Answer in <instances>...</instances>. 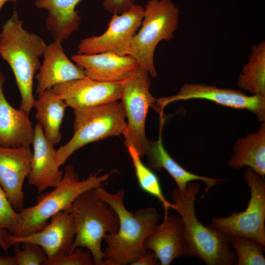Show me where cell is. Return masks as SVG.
I'll return each mask as SVG.
<instances>
[{"label":"cell","mask_w":265,"mask_h":265,"mask_svg":"<svg viewBox=\"0 0 265 265\" xmlns=\"http://www.w3.org/2000/svg\"><path fill=\"white\" fill-rule=\"evenodd\" d=\"M141 26L133 37L127 55L150 77L157 76L154 55L162 40L171 41L178 28L180 10L171 0H149L145 5Z\"/></svg>","instance_id":"7"},{"label":"cell","mask_w":265,"mask_h":265,"mask_svg":"<svg viewBox=\"0 0 265 265\" xmlns=\"http://www.w3.org/2000/svg\"><path fill=\"white\" fill-rule=\"evenodd\" d=\"M147 250L152 251L161 265H169L175 259L184 257V225L180 216L164 215L144 241Z\"/></svg>","instance_id":"16"},{"label":"cell","mask_w":265,"mask_h":265,"mask_svg":"<svg viewBox=\"0 0 265 265\" xmlns=\"http://www.w3.org/2000/svg\"><path fill=\"white\" fill-rule=\"evenodd\" d=\"M244 178L250 191L246 210L233 212L226 217H213L210 225L230 237L250 238L265 246V178L249 167L246 169Z\"/></svg>","instance_id":"9"},{"label":"cell","mask_w":265,"mask_h":265,"mask_svg":"<svg viewBox=\"0 0 265 265\" xmlns=\"http://www.w3.org/2000/svg\"><path fill=\"white\" fill-rule=\"evenodd\" d=\"M134 169L138 185L144 191L156 198L162 204L167 214L173 204L168 201L163 194L161 185L157 176L146 166L141 160L138 152L132 146L126 147Z\"/></svg>","instance_id":"25"},{"label":"cell","mask_w":265,"mask_h":265,"mask_svg":"<svg viewBox=\"0 0 265 265\" xmlns=\"http://www.w3.org/2000/svg\"><path fill=\"white\" fill-rule=\"evenodd\" d=\"M31 167L27 176L28 183L41 193L48 187H55L61 181L63 172L59 170L55 156L56 150L44 135L38 122L34 126Z\"/></svg>","instance_id":"17"},{"label":"cell","mask_w":265,"mask_h":265,"mask_svg":"<svg viewBox=\"0 0 265 265\" xmlns=\"http://www.w3.org/2000/svg\"><path fill=\"white\" fill-rule=\"evenodd\" d=\"M150 77L146 70L139 67L123 81L121 98L127 119L123 134L125 145L134 147L141 158L145 155L150 144L145 132L147 114L150 107L156 109L157 99L150 91Z\"/></svg>","instance_id":"8"},{"label":"cell","mask_w":265,"mask_h":265,"mask_svg":"<svg viewBox=\"0 0 265 265\" xmlns=\"http://www.w3.org/2000/svg\"><path fill=\"white\" fill-rule=\"evenodd\" d=\"M73 135L56 151L55 159L59 167L80 148L107 137L123 135L127 128L124 109L118 101L73 109Z\"/></svg>","instance_id":"6"},{"label":"cell","mask_w":265,"mask_h":265,"mask_svg":"<svg viewBox=\"0 0 265 265\" xmlns=\"http://www.w3.org/2000/svg\"><path fill=\"white\" fill-rule=\"evenodd\" d=\"M205 99L217 104L254 113L260 122L265 121V96H248L241 91L218 88L201 83H185L175 95L156 99V110L162 114L168 104L180 100Z\"/></svg>","instance_id":"11"},{"label":"cell","mask_w":265,"mask_h":265,"mask_svg":"<svg viewBox=\"0 0 265 265\" xmlns=\"http://www.w3.org/2000/svg\"><path fill=\"white\" fill-rule=\"evenodd\" d=\"M14 245L13 235L6 230H0V246L3 250L7 253L9 249Z\"/></svg>","instance_id":"31"},{"label":"cell","mask_w":265,"mask_h":265,"mask_svg":"<svg viewBox=\"0 0 265 265\" xmlns=\"http://www.w3.org/2000/svg\"><path fill=\"white\" fill-rule=\"evenodd\" d=\"M228 166L240 169L247 166L263 178L265 176V123H262L257 132L238 139Z\"/></svg>","instance_id":"22"},{"label":"cell","mask_w":265,"mask_h":265,"mask_svg":"<svg viewBox=\"0 0 265 265\" xmlns=\"http://www.w3.org/2000/svg\"><path fill=\"white\" fill-rule=\"evenodd\" d=\"M133 4L134 0H104L103 6L112 14H120L128 10Z\"/></svg>","instance_id":"30"},{"label":"cell","mask_w":265,"mask_h":265,"mask_svg":"<svg viewBox=\"0 0 265 265\" xmlns=\"http://www.w3.org/2000/svg\"><path fill=\"white\" fill-rule=\"evenodd\" d=\"M69 212L73 218L76 233L72 252L77 247L86 248L92 254L94 265H104L102 241L107 234L118 231L117 213L97 195L95 189L80 195Z\"/></svg>","instance_id":"5"},{"label":"cell","mask_w":265,"mask_h":265,"mask_svg":"<svg viewBox=\"0 0 265 265\" xmlns=\"http://www.w3.org/2000/svg\"><path fill=\"white\" fill-rule=\"evenodd\" d=\"M91 252L82 247L76 248L72 252L48 260L45 265H93Z\"/></svg>","instance_id":"29"},{"label":"cell","mask_w":265,"mask_h":265,"mask_svg":"<svg viewBox=\"0 0 265 265\" xmlns=\"http://www.w3.org/2000/svg\"><path fill=\"white\" fill-rule=\"evenodd\" d=\"M32 158L30 147L0 146V186L16 211L24 207L23 184L30 170Z\"/></svg>","instance_id":"14"},{"label":"cell","mask_w":265,"mask_h":265,"mask_svg":"<svg viewBox=\"0 0 265 265\" xmlns=\"http://www.w3.org/2000/svg\"><path fill=\"white\" fill-rule=\"evenodd\" d=\"M144 12L142 6L134 3L126 11L113 13L106 31L100 35L82 39L77 53L112 52L120 55H127L132 40L141 26Z\"/></svg>","instance_id":"10"},{"label":"cell","mask_w":265,"mask_h":265,"mask_svg":"<svg viewBox=\"0 0 265 265\" xmlns=\"http://www.w3.org/2000/svg\"><path fill=\"white\" fill-rule=\"evenodd\" d=\"M0 265H18V264L14 256H2L0 255Z\"/></svg>","instance_id":"33"},{"label":"cell","mask_w":265,"mask_h":265,"mask_svg":"<svg viewBox=\"0 0 265 265\" xmlns=\"http://www.w3.org/2000/svg\"><path fill=\"white\" fill-rule=\"evenodd\" d=\"M114 172L113 170L99 176L98 171L80 181L74 167L66 166L61 181L53 191L41 195L35 205L17 211L20 224L14 236H24L42 230L53 215L61 211L69 212L73 203L80 195L102 186Z\"/></svg>","instance_id":"4"},{"label":"cell","mask_w":265,"mask_h":265,"mask_svg":"<svg viewBox=\"0 0 265 265\" xmlns=\"http://www.w3.org/2000/svg\"><path fill=\"white\" fill-rule=\"evenodd\" d=\"M5 77L0 70V146L7 148L30 147L34 128L29 113L13 107L4 96Z\"/></svg>","instance_id":"19"},{"label":"cell","mask_w":265,"mask_h":265,"mask_svg":"<svg viewBox=\"0 0 265 265\" xmlns=\"http://www.w3.org/2000/svg\"><path fill=\"white\" fill-rule=\"evenodd\" d=\"M22 249L19 244H14V256L18 265H45L48 260L45 250L39 245L31 243L23 244Z\"/></svg>","instance_id":"27"},{"label":"cell","mask_w":265,"mask_h":265,"mask_svg":"<svg viewBox=\"0 0 265 265\" xmlns=\"http://www.w3.org/2000/svg\"><path fill=\"white\" fill-rule=\"evenodd\" d=\"M33 107L46 138L54 146L58 144L62 137L60 127L68 107L65 102L50 88L39 95Z\"/></svg>","instance_id":"23"},{"label":"cell","mask_w":265,"mask_h":265,"mask_svg":"<svg viewBox=\"0 0 265 265\" xmlns=\"http://www.w3.org/2000/svg\"><path fill=\"white\" fill-rule=\"evenodd\" d=\"M199 184L191 182L186 190L175 189L172 193L173 206L184 225V257L193 256L207 265H232L237 261L230 247V236L211 225L206 227L197 218L195 200Z\"/></svg>","instance_id":"2"},{"label":"cell","mask_w":265,"mask_h":265,"mask_svg":"<svg viewBox=\"0 0 265 265\" xmlns=\"http://www.w3.org/2000/svg\"><path fill=\"white\" fill-rule=\"evenodd\" d=\"M97 195L115 211L119 219L116 233L107 234L104 265H132L144 256L147 250L144 241L158 224L160 215L154 207L136 211L134 213L126 208L124 188L110 193L102 186L95 189Z\"/></svg>","instance_id":"1"},{"label":"cell","mask_w":265,"mask_h":265,"mask_svg":"<svg viewBox=\"0 0 265 265\" xmlns=\"http://www.w3.org/2000/svg\"><path fill=\"white\" fill-rule=\"evenodd\" d=\"M19 212L13 207L0 186V230H6L15 236L20 224Z\"/></svg>","instance_id":"28"},{"label":"cell","mask_w":265,"mask_h":265,"mask_svg":"<svg viewBox=\"0 0 265 265\" xmlns=\"http://www.w3.org/2000/svg\"><path fill=\"white\" fill-rule=\"evenodd\" d=\"M151 167L157 171L164 169L173 179L177 188L181 191L186 190L189 183L200 181L205 183V194L214 186L223 182V180L203 176L191 173L182 167L168 154L162 141L161 132L157 141L150 142L145 154Z\"/></svg>","instance_id":"21"},{"label":"cell","mask_w":265,"mask_h":265,"mask_svg":"<svg viewBox=\"0 0 265 265\" xmlns=\"http://www.w3.org/2000/svg\"><path fill=\"white\" fill-rule=\"evenodd\" d=\"M47 46L41 37L23 28V21L15 9L1 26L0 55L14 74L21 95L20 108L28 113L35 101L33 95L34 77L41 65L39 58Z\"/></svg>","instance_id":"3"},{"label":"cell","mask_w":265,"mask_h":265,"mask_svg":"<svg viewBox=\"0 0 265 265\" xmlns=\"http://www.w3.org/2000/svg\"><path fill=\"white\" fill-rule=\"evenodd\" d=\"M238 85L251 95L265 96V41L252 47L248 62L243 67Z\"/></svg>","instance_id":"24"},{"label":"cell","mask_w":265,"mask_h":265,"mask_svg":"<svg viewBox=\"0 0 265 265\" xmlns=\"http://www.w3.org/2000/svg\"><path fill=\"white\" fill-rule=\"evenodd\" d=\"M54 93L73 109L95 106L121 99L123 81L107 82L87 77L54 85Z\"/></svg>","instance_id":"12"},{"label":"cell","mask_w":265,"mask_h":265,"mask_svg":"<svg viewBox=\"0 0 265 265\" xmlns=\"http://www.w3.org/2000/svg\"><path fill=\"white\" fill-rule=\"evenodd\" d=\"M75 235L72 215L61 211L53 215L42 230L24 236H13V241L14 245L31 243L40 246L50 260L72 252Z\"/></svg>","instance_id":"13"},{"label":"cell","mask_w":265,"mask_h":265,"mask_svg":"<svg viewBox=\"0 0 265 265\" xmlns=\"http://www.w3.org/2000/svg\"><path fill=\"white\" fill-rule=\"evenodd\" d=\"M16 2L17 0H0V10L5 3L7 1Z\"/></svg>","instance_id":"34"},{"label":"cell","mask_w":265,"mask_h":265,"mask_svg":"<svg viewBox=\"0 0 265 265\" xmlns=\"http://www.w3.org/2000/svg\"><path fill=\"white\" fill-rule=\"evenodd\" d=\"M159 263L156 259L154 253L147 250L146 254L140 257L131 265H159Z\"/></svg>","instance_id":"32"},{"label":"cell","mask_w":265,"mask_h":265,"mask_svg":"<svg viewBox=\"0 0 265 265\" xmlns=\"http://www.w3.org/2000/svg\"><path fill=\"white\" fill-rule=\"evenodd\" d=\"M229 244L236 250V265H265V246L251 238L230 236Z\"/></svg>","instance_id":"26"},{"label":"cell","mask_w":265,"mask_h":265,"mask_svg":"<svg viewBox=\"0 0 265 265\" xmlns=\"http://www.w3.org/2000/svg\"><path fill=\"white\" fill-rule=\"evenodd\" d=\"M61 43L54 41L45 50L43 63L35 75L38 95L55 85L86 77L83 69L68 58Z\"/></svg>","instance_id":"18"},{"label":"cell","mask_w":265,"mask_h":265,"mask_svg":"<svg viewBox=\"0 0 265 265\" xmlns=\"http://www.w3.org/2000/svg\"><path fill=\"white\" fill-rule=\"evenodd\" d=\"M71 58L83 69L86 77L102 82L123 81L139 67L131 55H120L112 52L77 53Z\"/></svg>","instance_id":"15"},{"label":"cell","mask_w":265,"mask_h":265,"mask_svg":"<svg viewBox=\"0 0 265 265\" xmlns=\"http://www.w3.org/2000/svg\"><path fill=\"white\" fill-rule=\"evenodd\" d=\"M80 0H35L37 7L48 12L45 25L54 41L62 43L79 29L81 18L76 7Z\"/></svg>","instance_id":"20"}]
</instances>
